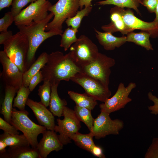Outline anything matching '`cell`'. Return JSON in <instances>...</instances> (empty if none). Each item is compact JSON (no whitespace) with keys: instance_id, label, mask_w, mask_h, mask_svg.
<instances>
[{"instance_id":"obj_1","label":"cell","mask_w":158,"mask_h":158,"mask_svg":"<svg viewBox=\"0 0 158 158\" xmlns=\"http://www.w3.org/2000/svg\"><path fill=\"white\" fill-rule=\"evenodd\" d=\"M41 70L43 81L49 80L51 86L59 85L61 80L68 81L81 69L74 63L70 52L64 55L60 51L48 55V61Z\"/></svg>"},{"instance_id":"obj_2","label":"cell","mask_w":158,"mask_h":158,"mask_svg":"<svg viewBox=\"0 0 158 158\" xmlns=\"http://www.w3.org/2000/svg\"><path fill=\"white\" fill-rule=\"evenodd\" d=\"M53 16V14L51 12L42 20L33 22L27 26H17L19 31L25 36L29 43L26 63L27 71L35 61V54L40 45L47 39L56 35L61 36L63 33L62 30L45 31L46 25Z\"/></svg>"},{"instance_id":"obj_3","label":"cell","mask_w":158,"mask_h":158,"mask_svg":"<svg viewBox=\"0 0 158 158\" xmlns=\"http://www.w3.org/2000/svg\"><path fill=\"white\" fill-rule=\"evenodd\" d=\"M3 45V51L23 74L27 71L26 59L29 49V43L25 36L19 31L13 35Z\"/></svg>"},{"instance_id":"obj_4","label":"cell","mask_w":158,"mask_h":158,"mask_svg":"<svg viewBox=\"0 0 158 158\" xmlns=\"http://www.w3.org/2000/svg\"><path fill=\"white\" fill-rule=\"evenodd\" d=\"M26 110H18L13 108L10 123L21 131L29 141L31 147L36 148L38 135L47 130L46 128L37 124L28 117Z\"/></svg>"},{"instance_id":"obj_5","label":"cell","mask_w":158,"mask_h":158,"mask_svg":"<svg viewBox=\"0 0 158 158\" xmlns=\"http://www.w3.org/2000/svg\"><path fill=\"white\" fill-rule=\"evenodd\" d=\"M70 50L73 61L81 69L94 61L99 53L97 46L85 35L80 36Z\"/></svg>"},{"instance_id":"obj_6","label":"cell","mask_w":158,"mask_h":158,"mask_svg":"<svg viewBox=\"0 0 158 158\" xmlns=\"http://www.w3.org/2000/svg\"><path fill=\"white\" fill-rule=\"evenodd\" d=\"M80 0H59L52 5L49 11L54 15L53 20L46 25L45 31L62 30L64 22L74 16L80 7Z\"/></svg>"},{"instance_id":"obj_7","label":"cell","mask_w":158,"mask_h":158,"mask_svg":"<svg viewBox=\"0 0 158 158\" xmlns=\"http://www.w3.org/2000/svg\"><path fill=\"white\" fill-rule=\"evenodd\" d=\"M47 0H37L22 10L14 17V22L17 26H27L33 22L42 20L48 16L47 11L52 5Z\"/></svg>"},{"instance_id":"obj_8","label":"cell","mask_w":158,"mask_h":158,"mask_svg":"<svg viewBox=\"0 0 158 158\" xmlns=\"http://www.w3.org/2000/svg\"><path fill=\"white\" fill-rule=\"evenodd\" d=\"M115 64L114 59L99 52L94 61L81 69L82 72L98 80L109 88L111 68Z\"/></svg>"},{"instance_id":"obj_9","label":"cell","mask_w":158,"mask_h":158,"mask_svg":"<svg viewBox=\"0 0 158 158\" xmlns=\"http://www.w3.org/2000/svg\"><path fill=\"white\" fill-rule=\"evenodd\" d=\"M63 119H56L57 125H55L54 131L58 132L59 138L63 145L71 143L70 137L78 133L81 127L80 121L76 116L74 110L65 107L63 113Z\"/></svg>"},{"instance_id":"obj_10","label":"cell","mask_w":158,"mask_h":158,"mask_svg":"<svg viewBox=\"0 0 158 158\" xmlns=\"http://www.w3.org/2000/svg\"><path fill=\"white\" fill-rule=\"evenodd\" d=\"M71 80L81 86L85 92L97 100L104 102L111 95L109 88L98 80L83 72L76 73Z\"/></svg>"},{"instance_id":"obj_11","label":"cell","mask_w":158,"mask_h":158,"mask_svg":"<svg viewBox=\"0 0 158 158\" xmlns=\"http://www.w3.org/2000/svg\"><path fill=\"white\" fill-rule=\"evenodd\" d=\"M109 114L101 111L94 119L93 126L90 132L98 139L109 135H117L124 127L123 121L119 119H112Z\"/></svg>"},{"instance_id":"obj_12","label":"cell","mask_w":158,"mask_h":158,"mask_svg":"<svg viewBox=\"0 0 158 158\" xmlns=\"http://www.w3.org/2000/svg\"><path fill=\"white\" fill-rule=\"evenodd\" d=\"M136 86V84L133 82L130 83L126 87L123 83H120L115 94L99 105L100 111L110 114L124 108L128 103L132 101L129 95Z\"/></svg>"},{"instance_id":"obj_13","label":"cell","mask_w":158,"mask_h":158,"mask_svg":"<svg viewBox=\"0 0 158 158\" xmlns=\"http://www.w3.org/2000/svg\"><path fill=\"white\" fill-rule=\"evenodd\" d=\"M0 62L2 66L0 74L2 80L6 86L13 87L18 90L23 85V73L4 51H0Z\"/></svg>"},{"instance_id":"obj_14","label":"cell","mask_w":158,"mask_h":158,"mask_svg":"<svg viewBox=\"0 0 158 158\" xmlns=\"http://www.w3.org/2000/svg\"><path fill=\"white\" fill-rule=\"evenodd\" d=\"M127 27L132 31L135 30H140L151 34V37H158V23L154 21L146 22L138 18L134 15L130 8L125 10L124 8L116 6Z\"/></svg>"},{"instance_id":"obj_15","label":"cell","mask_w":158,"mask_h":158,"mask_svg":"<svg viewBox=\"0 0 158 158\" xmlns=\"http://www.w3.org/2000/svg\"><path fill=\"white\" fill-rule=\"evenodd\" d=\"M42 134V137L36 148L40 158H46L51 152H58L63 149V145L54 130H46Z\"/></svg>"},{"instance_id":"obj_16","label":"cell","mask_w":158,"mask_h":158,"mask_svg":"<svg viewBox=\"0 0 158 158\" xmlns=\"http://www.w3.org/2000/svg\"><path fill=\"white\" fill-rule=\"evenodd\" d=\"M26 105L32 110L40 125L47 130H54L55 126L54 116L51 111L40 102L35 101L29 98Z\"/></svg>"},{"instance_id":"obj_17","label":"cell","mask_w":158,"mask_h":158,"mask_svg":"<svg viewBox=\"0 0 158 158\" xmlns=\"http://www.w3.org/2000/svg\"><path fill=\"white\" fill-rule=\"evenodd\" d=\"M95 36L99 44L106 50H114L119 48L125 44L126 41V37L123 36L117 37L114 36L110 32H102L94 29Z\"/></svg>"},{"instance_id":"obj_18","label":"cell","mask_w":158,"mask_h":158,"mask_svg":"<svg viewBox=\"0 0 158 158\" xmlns=\"http://www.w3.org/2000/svg\"><path fill=\"white\" fill-rule=\"evenodd\" d=\"M110 13L111 22L101 27L104 32H110L112 33L119 32L123 35H127L128 32L133 31L126 24L116 6L111 8Z\"/></svg>"},{"instance_id":"obj_19","label":"cell","mask_w":158,"mask_h":158,"mask_svg":"<svg viewBox=\"0 0 158 158\" xmlns=\"http://www.w3.org/2000/svg\"><path fill=\"white\" fill-rule=\"evenodd\" d=\"M0 158H40L37 148L30 146L9 147L4 153L0 155Z\"/></svg>"},{"instance_id":"obj_20","label":"cell","mask_w":158,"mask_h":158,"mask_svg":"<svg viewBox=\"0 0 158 158\" xmlns=\"http://www.w3.org/2000/svg\"><path fill=\"white\" fill-rule=\"evenodd\" d=\"M18 90L14 87L5 86V95L2 104L0 113L4 119L10 123L11 118L13 99Z\"/></svg>"},{"instance_id":"obj_21","label":"cell","mask_w":158,"mask_h":158,"mask_svg":"<svg viewBox=\"0 0 158 158\" xmlns=\"http://www.w3.org/2000/svg\"><path fill=\"white\" fill-rule=\"evenodd\" d=\"M48 55L46 52L41 53L29 68L23 74L22 85L26 87H28L32 78L40 71L47 63Z\"/></svg>"},{"instance_id":"obj_22","label":"cell","mask_w":158,"mask_h":158,"mask_svg":"<svg viewBox=\"0 0 158 158\" xmlns=\"http://www.w3.org/2000/svg\"><path fill=\"white\" fill-rule=\"evenodd\" d=\"M58 85L51 86V92L49 102V110L54 116L59 117L62 116L64 109L67 104L65 99H61L57 92Z\"/></svg>"},{"instance_id":"obj_23","label":"cell","mask_w":158,"mask_h":158,"mask_svg":"<svg viewBox=\"0 0 158 158\" xmlns=\"http://www.w3.org/2000/svg\"><path fill=\"white\" fill-rule=\"evenodd\" d=\"M151 36V34L146 31L141 30L139 32H135L133 31L127 34L126 41L133 42L144 47L147 50H153L149 39Z\"/></svg>"},{"instance_id":"obj_24","label":"cell","mask_w":158,"mask_h":158,"mask_svg":"<svg viewBox=\"0 0 158 158\" xmlns=\"http://www.w3.org/2000/svg\"><path fill=\"white\" fill-rule=\"evenodd\" d=\"M68 93L70 98L80 107L93 110L97 104V100L86 92L83 94L69 91Z\"/></svg>"},{"instance_id":"obj_25","label":"cell","mask_w":158,"mask_h":158,"mask_svg":"<svg viewBox=\"0 0 158 158\" xmlns=\"http://www.w3.org/2000/svg\"><path fill=\"white\" fill-rule=\"evenodd\" d=\"M0 140L3 141L7 146L9 147L30 145L23 134L13 135L4 132L0 135Z\"/></svg>"},{"instance_id":"obj_26","label":"cell","mask_w":158,"mask_h":158,"mask_svg":"<svg viewBox=\"0 0 158 158\" xmlns=\"http://www.w3.org/2000/svg\"><path fill=\"white\" fill-rule=\"evenodd\" d=\"M94 137L90 132L87 134H82L79 132L72 135L71 137L78 147L89 152L95 145L93 140Z\"/></svg>"},{"instance_id":"obj_27","label":"cell","mask_w":158,"mask_h":158,"mask_svg":"<svg viewBox=\"0 0 158 158\" xmlns=\"http://www.w3.org/2000/svg\"><path fill=\"white\" fill-rule=\"evenodd\" d=\"M140 0H106L99 1L96 4L99 5H113L115 6L124 8H133L137 13L141 15L138 9L140 5Z\"/></svg>"},{"instance_id":"obj_28","label":"cell","mask_w":158,"mask_h":158,"mask_svg":"<svg viewBox=\"0 0 158 158\" xmlns=\"http://www.w3.org/2000/svg\"><path fill=\"white\" fill-rule=\"evenodd\" d=\"M75 113L80 121L84 123L91 131L95 119L92 117L91 110L76 105L74 109Z\"/></svg>"},{"instance_id":"obj_29","label":"cell","mask_w":158,"mask_h":158,"mask_svg":"<svg viewBox=\"0 0 158 158\" xmlns=\"http://www.w3.org/2000/svg\"><path fill=\"white\" fill-rule=\"evenodd\" d=\"M78 29L68 27L63 33L61 36L60 47H63L65 51H66L71 45L75 43L78 40L76 34Z\"/></svg>"},{"instance_id":"obj_30","label":"cell","mask_w":158,"mask_h":158,"mask_svg":"<svg viewBox=\"0 0 158 158\" xmlns=\"http://www.w3.org/2000/svg\"><path fill=\"white\" fill-rule=\"evenodd\" d=\"M31 92L28 87L22 85L17 91V95L14 99L13 107H17L20 110H25L28 96Z\"/></svg>"},{"instance_id":"obj_31","label":"cell","mask_w":158,"mask_h":158,"mask_svg":"<svg viewBox=\"0 0 158 158\" xmlns=\"http://www.w3.org/2000/svg\"><path fill=\"white\" fill-rule=\"evenodd\" d=\"M92 6L85 7L84 8L78 11L73 17L67 18L65 21L68 27L77 29L80 27L83 18L85 16H87L91 11Z\"/></svg>"},{"instance_id":"obj_32","label":"cell","mask_w":158,"mask_h":158,"mask_svg":"<svg viewBox=\"0 0 158 158\" xmlns=\"http://www.w3.org/2000/svg\"><path fill=\"white\" fill-rule=\"evenodd\" d=\"M42 85L39 86L38 95L40 99V102L46 107L49 106L51 92V85L48 80L43 81Z\"/></svg>"},{"instance_id":"obj_33","label":"cell","mask_w":158,"mask_h":158,"mask_svg":"<svg viewBox=\"0 0 158 158\" xmlns=\"http://www.w3.org/2000/svg\"><path fill=\"white\" fill-rule=\"evenodd\" d=\"M37 0H13L11 4V12L14 17L18 15L22 11V9L30 2Z\"/></svg>"},{"instance_id":"obj_34","label":"cell","mask_w":158,"mask_h":158,"mask_svg":"<svg viewBox=\"0 0 158 158\" xmlns=\"http://www.w3.org/2000/svg\"><path fill=\"white\" fill-rule=\"evenodd\" d=\"M145 158H158V137L154 138L144 156Z\"/></svg>"},{"instance_id":"obj_35","label":"cell","mask_w":158,"mask_h":158,"mask_svg":"<svg viewBox=\"0 0 158 158\" xmlns=\"http://www.w3.org/2000/svg\"><path fill=\"white\" fill-rule=\"evenodd\" d=\"M14 22V17L11 11L5 13L0 19V32L7 30L8 28Z\"/></svg>"},{"instance_id":"obj_36","label":"cell","mask_w":158,"mask_h":158,"mask_svg":"<svg viewBox=\"0 0 158 158\" xmlns=\"http://www.w3.org/2000/svg\"><path fill=\"white\" fill-rule=\"evenodd\" d=\"M0 129L4 132L11 134H19L18 130L14 126L8 123L4 119L0 117Z\"/></svg>"},{"instance_id":"obj_37","label":"cell","mask_w":158,"mask_h":158,"mask_svg":"<svg viewBox=\"0 0 158 158\" xmlns=\"http://www.w3.org/2000/svg\"><path fill=\"white\" fill-rule=\"evenodd\" d=\"M147 96L149 99L154 103L153 105L148 106V109L150 111L151 114L155 115H158V98L153 95L151 92H149L148 93Z\"/></svg>"},{"instance_id":"obj_38","label":"cell","mask_w":158,"mask_h":158,"mask_svg":"<svg viewBox=\"0 0 158 158\" xmlns=\"http://www.w3.org/2000/svg\"><path fill=\"white\" fill-rule=\"evenodd\" d=\"M43 78L41 70L35 74L31 79L28 86V88L31 92L35 89L37 85L43 81Z\"/></svg>"},{"instance_id":"obj_39","label":"cell","mask_w":158,"mask_h":158,"mask_svg":"<svg viewBox=\"0 0 158 158\" xmlns=\"http://www.w3.org/2000/svg\"><path fill=\"white\" fill-rule=\"evenodd\" d=\"M140 3L146 7L150 13H155L157 0H140Z\"/></svg>"},{"instance_id":"obj_40","label":"cell","mask_w":158,"mask_h":158,"mask_svg":"<svg viewBox=\"0 0 158 158\" xmlns=\"http://www.w3.org/2000/svg\"><path fill=\"white\" fill-rule=\"evenodd\" d=\"M0 44H4L13 35L11 31H5L0 32Z\"/></svg>"},{"instance_id":"obj_41","label":"cell","mask_w":158,"mask_h":158,"mask_svg":"<svg viewBox=\"0 0 158 158\" xmlns=\"http://www.w3.org/2000/svg\"><path fill=\"white\" fill-rule=\"evenodd\" d=\"M90 153L93 155L100 158H105L102 148L95 145L92 148Z\"/></svg>"},{"instance_id":"obj_42","label":"cell","mask_w":158,"mask_h":158,"mask_svg":"<svg viewBox=\"0 0 158 158\" xmlns=\"http://www.w3.org/2000/svg\"><path fill=\"white\" fill-rule=\"evenodd\" d=\"M92 0H80V8L81 9H83L84 6L87 7L92 6L91 2Z\"/></svg>"},{"instance_id":"obj_43","label":"cell","mask_w":158,"mask_h":158,"mask_svg":"<svg viewBox=\"0 0 158 158\" xmlns=\"http://www.w3.org/2000/svg\"><path fill=\"white\" fill-rule=\"evenodd\" d=\"M7 147L5 143L2 140H0V155L5 153L6 150V148Z\"/></svg>"},{"instance_id":"obj_44","label":"cell","mask_w":158,"mask_h":158,"mask_svg":"<svg viewBox=\"0 0 158 158\" xmlns=\"http://www.w3.org/2000/svg\"><path fill=\"white\" fill-rule=\"evenodd\" d=\"M155 13L156 17L154 21L158 23V0H157V4Z\"/></svg>"}]
</instances>
